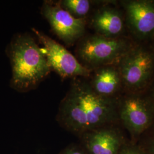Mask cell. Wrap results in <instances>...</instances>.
<instances>
[{
    "label": "cell",
    "instance_id": "obj_14",
    "mask_svg": "<svg viewBox=\"0 0 154 154\" xmlns=\"http://www.w3.org/2000/svg\"><path fill=\"white\" fill-rule=\"evenodd\" d=\"M119 154H147L137 143H133L129 140L123 147Z\"/></svg>",
    "mask_w": 154,
    "mask_h": 154
},
{
    "label": "cell",
    "instance_id": "obj_2",
    "mask_svg": "<svg viewBox=\"0 0 154 154\" xmlns=\"http://www.w3.org/2000/svg\"><path fill=\"white\" fill-rule=\"evenodd\" d=\"M6 54L12 70L11 86L19 92L36 88L51 70L42 48L28 34L14 35Z\"/></svg>",
    "mask_w": 154,
    "mask_h": 154
},
{
    "label": "cell",
    "instance_id": "obj_12",
    "mask_svg": "<svg viewBox=\"0 0 154 154\" xmlns=\"http://www.w3.org/2000/svg\"><path fill=\"white\" fill-rule=\"evenodd\" d=\"M61 7L72 16L85 19L91 8V1L88 0H63L59 2Z\"/></svg>",
    "mask_w": 154,
    "mask_h": 154
},
{
    "label": "cell",
    "instance_id": "obj_7",
    "mask_svg": "<svg viewBox=\"0 0 154 154\" xmlns=\"http://www.w3.org/2000/svg\"><path fill=\"white\" fill-rule=\"evenodd\" d=\"M41 11L52 30L66 44H73L84 37L85 19L72 16L61 7L59 2L45 1Z\"/></svg>",
    "mask_w": 154,
    "mask_h": 154
},
{
    "label": "cell",
    "instance_id": "obj_3",
    "mask_svg": "<svg viewBox=\"0 0 154 154\" xmlns=\"http://www.w3.org/2000/svg\"><path fill=\"white\" fill-rule=\"evenodd\" d=\"M132 46L129 41L122 37L88 35L79 41L77 58L83 66L93 72L102 66L117 65Z\"/></svg>",
    "mask_w": 154,
    "mask_h": 154
},
{
    "label": "cell",
    "instance_id": "obj_4",
    "mask_svg": "<svg viewBox=\"0 0 154 154\" xmlns=\"http://www.w3.org/2000/svg\"><path fill=\"white\" fill-rule=\"evenodd\" d=\"M120 125L128 132L130 140H138L154 124V102L149 94L128 93L118 97Z\"/></svg>",
    "mask_w": 154,
    "mask_h": 154
},
{
    "label": "cell",
    "instance_id": "obj_1",
    "mask_svg": "<svg viewBox=\"0 0 154 154\" xmlns=\"http://www.w3.org/2000/svg\"><path fill=\"white\" fill-rule=\"evenodd\" d=\"M118 97L101 96L94 91L89 82L77 79L61 102L58 121L66 130L79 136L118 123Z\"/></svg>",
    "mask_w": 154,
    "mask_h": 154
},
{
    "label": "cell",
    "instance_id": "obj_13",
    "mask_svg": "<svg viewBox=\"0 0 154 154\" xmlns=\"http://www.w3.org/2000/svg\"><path fill=\"white\" fill-rule=\"evenodd\" d=\"M137 144L147 154H154V124L138 140Z\"/></svg>",
    "mask_w": 154,
    "mask_h": 154
},
{
    "label": "cell",
    "instance_id": "obj_5",
    "mask_svg": "<svg viewBox=\"0 0 154 154\" xmlns=\"http://www.w3.org/2000/svg\"><path fill=\"white\" fill-rule=\"evenodd\" d=\"M117 67L122 85L128 93H142L154 78V52L142 46H133Z\"/></svg>",
    "mask_w": 154,
    "mask_h": 154
},
{
    "label": "cell",
    "instance_id": "obj_11",
    "mask_svg": "<svg viewBox=\"0 0 154 154\" xmlns=\"http://www.w3.org/2000/svg\"><path fill=\"white\" fill-rule=\"evenodd\" d=\"M92 72L89 83L95 93L105 97H118L122 82L117 65L102 66Z\"/></svg>",
    "mask_w": 154,
    "mask_h": 154
},
{
    "label": "cell",
    "instance_id": "obj_16",
    "mask_svg": "<svg viewBox=\"0 0 154 154\" xmlns=\"http://www.w3.org/2000/svg\"><path fill=\"white\" fill-rule=\"evenodd\" d=\"M149 95L150 96V97L151 98V99H152V100L154 101V84L152 86V89L151 90L149 94Z\"/></svg>",
    "mask_w": 154,
    "mask_h": 154
},
{
    "label": "cell",
    "instance_id": "obj_10",
    "mask_svg": "<svg viewBox=\"0 0 154 154\" xmlns=\"http://www.w3.org/2000/svg\"><path fill=\"white\" fill-rule=\"evenodd\" d=\"M125 20L117 8L105 5L99 8L91 18V26L97 34L107 38H118L125 30Z\"/></svg>",
    "mask_w": 154,
    "mask_h": 154
},
{
    "label": "cell",
    "instance_id": "obj_8",
    "mask_svg": "<svg viewBox=\"0 0 154 154\" xmlns=\"http://www.w3.org/2000/svg\"><path fill=\"white\" fill-rule=\"evenodd\" d=\"M80 137L88 154H119L130 140L119 123L94 129Z\"/></svg>",
    "mask_w": 154,
    "mask_h": 154
},
{
    "label": "cell",
    "instance_id": "obj_6",
    "mask_svg": "<svg viewBox=\"0 0 154 154\" xmlns=\"http://www.w3.org/2000/svg\"><path fill=\"white\" fill-rule=\"evenodd\" d=\"M32 31L44 46L42 49L51 69L60 77L87 78L91 76L92 71L83 66L62 45L35 28H33Z\"/></svg>",
    "mask_w": 154,
    "mask_h": 154
},
{
    "label": "cell",
    "instance_id": "obj_15",
    "mask_svg": "<svg viewBox=\"0 0 154 154\" xmlns=\"http://www.w3.org/2000/svg\"><path fill=\"white\" fill-rule=\"evenodd\" d=\"M59 154H88L85 150L79 147L72 146L62 151Z\"/></svg>",
    "mask_w": 154,
    "mask_h": 154
},
{
    "label": "cell",
    "instance_id": "obj_17",
    "mask_svg": "<svg viewBox=\"0 0 154 154\" xmlns=\"http://www.w3.org/2000/svg\"><path fill=\"white\" fill-rule=\"evenodd\" d=\"M152 51H153V52H154V48H152Z\"/></svg>",
    "mask_w": 154,
    "mask_h": 154
},
{
    "label": "cell",
    "instance_id": "obj_9",
    "mask_svg": "<svg viewBox=\"0 0 154 154\" xmlns=\"http://www.w3.org/2000/svg\"><path fill=\"white\" fill-rule=\"evenodd\" d=\"M121 4L133 36L140 41L154 38V1L127 0Z\"/></svg>",
    "mask_w": 154,
    "mask_h": 154
}]
</instances>
